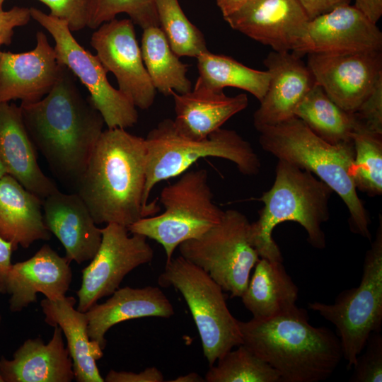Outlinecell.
<instances>
[{
	"label": "cell",
	"mask_w": 382,
	"mask_h": 382,
	"mask_svg": "<svg viewBox=\"0 0 382 382\" xmlns=\"http://www.w3.org/2000/svg\"><path fill=\"white\" fill-rule=\"evenodd\" d=\"M74 75L63 66L59 78L41 100L20 108L36 150L61 180L76 185L103 131L104 120Z\"/></svg>",
	"instance_id": "6da1fadb"
},
{
	"label": "cell",
	"mask_w": 382,
	"mask_h": 382,
	"mask_svg": "<svg viewBox=\"0 0 382 382\" xmlns=\"http://www.w3.org/2000/svg\"><path fill=\"white\" fill-rule=\"evenodd\" d=\"M146 156L145 139L125 129L103 131L76 185L96 224L127 228L160 210L143 202Z\"/></svg>",
	"instance_id": "7a4b0ae2"
},
{
	"label": "cell",
	"mask_w": 382,
	"mask_h": 382,
	"mask_svg": "<svg viewBox=\"0 0 382 382\" xmlns=\"http://www.w3.org/2000/svg\"><path fill=\"white\" fill-rule=\"evenodd\" d=\"M297 306L266 319L238 321L243 345L277 371L281 382H319L343 358L340 340L330 329L315 327Z\"/></svg>",
	"instance_id": "3957f363"
},
{
	"label": "cell",
	"mask_w": 382,
	"mask_h": 382,
	"mask_svg": "<svg viewBox=\"0 0 382 382\" xmlns=\"http://www.w3.org/2000/svg\"><path fill=\"white\" fill-rule=\"evenodd\" d=\"M257 131L264 151L310 171L328 185L348 209L351 231L371 240L369 215L350 175L355 154L353 141L331 144L296 117Z\"/></svg>",
	"instance_id": "277c9868"
},
{
	"label": "cell",
	"mask_w": 382,
	"mask_h": 382,
	"mask_svg": "<svg viewBox=\"0 0 382 382\" xmlns=\"http://www.w3.org/2000/svg\"><path fill=\"white\" fill-rule=\"evenodd\" d=\"M332 192L310 171L278 160L274 183L259 199L264 204L259 218L250 223V242L260 258L283 262L272 232L285 221L299 224L307 232L311 246L325 248V236L321 226L329 220V200Z\"/></svg>",
	"instance_id": "5b68a950"
},
{
	"label": "cell",
	"mask_w": 382,
	"mask_h": 382,
	"mask_svg": "<svg viewBox=\"0 0 382 382\" xmlns=\"http://www.w3.org/2000/svg\"><path fill=\"white\" fill-rule=\"evenodd\" d=\"M146 180L143 202L161 181L180 175L199 158L216 157L233 162L241 173L252 176L259 173L261 164L251 144L236 131L219 128L201 140L180 135L173 120L165 119L145 138Z\"/></svg>",
	"instance_id": "8992f818"
},
{
	"label": "cell",
	"mask_w": 382,
	"mask_h": 382,
	"mask_svg": "<svg viewBox=\"0 0 382 382\" xmlns=\"http://www.w3.org/2000/svg\"><path fill=\"white\" fill-rule=\"evenodd\" d=\"M180 175L161 190L162 214L141 218L127 227L131 233L161 245L166 262L180 243L199 237L219 224L224 212L212 200L207 170L185 171Z\"/></svg>",
	"instance_id": "52a82bcc"
},
{
	"label": "cell",
	"mask_w": 382,
	"mask_h": 382,
	"mask_svg": "<svg viewBox=\"0 0 382 382\" xmlns=\"http://www.w3.org/2000/svg\"><path fill=\"white\" fill-rule=\"evenodd\" d=\"M158 282L163 287H174L183 296L209 366L243 344L239 320L229 311L223 289L202 269L180 255L172 257Z\"/></svg>",
	"instance_id": "ba28073f"
},
{
	"label": "cell",
	"mask_w": 382,
	"mask_h": 382,
	"mask_svg": "<svg viewBox=\"0 0 382 382\" xmlns=\"http://www.w3.org/2000/svg\"><path fill=\"white\" fill-rule=\"evenodd\" d=\"M308 308L332 323L340 340L347 369L364 350L371 333L382 324V218L374 241L367 250L358 286L345 289L333 303H308Z\"/></svg>",
	"instance_id": "9c48e42d"
},
{
	"label": "cell",
	"mask_w": 382,
	"mask_h": 382,
	"mask_svg": "<svg viewBox=\"0 0 382 382\" xmlns=\"http://www.w3.org/2000/svg\"><path fill=\"white\" fill-rule=\"evenodd\" d=\"M250 228L243 213L228 209L219 224L180 243V255L205 271L231 297H241L260 259L250 242Z\"/></svg>",
	"instance_id": "30bf717a"
},
{
	"label": "cell",
	"mask_w": 382,
	"mask_h": 382,
	"mask_svg": "<svg viewBox=\"0 0 382 382\" xmlns=\"http://www.w3.org/2000/svg\"><path fill=\"white\" fill-rule=\"evenodd\" d=\"M31 18L47 30L54 40L58 63L66 66L87 88L94 107L108 129H126L138 121L136 107L118 89L111 86L107 71L96 55L86 50L74 38L66 21L34 8Z\"/></svg>",
	"instance_id": "8fae6325"
},
{
	"label": "cell",
	"mask_w": 382,
	"mask_h": 382,
	"mask_svg": "<svg viewBox=\"0 0 382 382\" xmlns=\"http://www.w3.org/2000/svg\"><path fill=\"white\" fill-rule=\"evenodd\" d=\"M101 232L100 247L83 270L81 286L76 292L77 309L81 312L112 295L127 274L154 258L146 237L137 233L129 236L127 227L112 223L106 224Z\"/></svg>",
	"instance_id": "7c38bea8"
},
{
	"label": "cell",
	"mask_w": 382,
	"mask_h": 382,
	"mask_svg": "<svg viewBox=\"0 0 382 382\" xmlns=\"http://www.w3.org/2000/svg\"><path fill=\"white\" fill-rule=\"evenodd\" d=\"M134 24L130 18L104 23L92 34L91 45L104 69L115 76L118 90L136 108L146 110L154 103L156 89L144 64Z\"/></svg>",
	"instance_id": "4fadbf2b"
},
{
	"label": "cell",
	"mask_w": 382,
	"mask_h": 382,
	"mask_svg": "<svg viewBox=\"0 0 382 382\" xmlns=\"http://www.w3.org/2000/svg\"><path fill=\"white\" fill-rule=\"evenodd\" d=\"M316 83L341 108L354 112L382 78V54L366 51L340 54H308Z\"/></svg>",
	"instance_id": "5bb4252c"
},
{
	"label": "cell",
	"mask_w": 382,
	"mask_h": 382,
	"mask_svg": "<svg viewBox=\"0 0 382 382\" xmlns=\"http://www.w3.org/2000/svg\"><path fill=\"white\" fill-rule=\"evenodd\" d=\"M224 18L233 30L274 51L294 54L309 21L296 0H250Z\"/></svg>",
	"instance_id": "9a60e30c"
},
{
	"label": "cell",
	"mask_w": 382,
	"mask_h": 382,
	"mask_svg": "<svg viewBox=\"0 0 382 382\" xmlns=\"http://www.w3.org/2000/svg\"><path fill=\"white\" fill-rule=\"evenodd\" d=\"M382 33L376 24L350 4L339 6L308 22L296 55L340 54L380 51Z\"/></svg>",
	"instance_id": "2e32d148"
},
{
	"label": "cell",
	"mask_w": 382,
	"mask_h": 382,
	"mask_svg": "<svg viewBox=\"0 0 382 382\" xmlns=\"http://www.w3.org/2000/svg\"><path fill=\"white\" fill-rule=\"evenodd\" d=\"M62 66L41 31L36 33L33 50L22 53L1 52L0 103L20 99L21 103L28 104L41 100L56 83Z\"/></svg>",
	"instance_id": "e0dca14e"
},
{
	"label": "cell",
	"mask_w": 382,
	"mask_h": 382,
	"mask_svg": "<svg viewBox=\"0 0 382 382\" xmlns=\"http://www.w3.org/2000/svg\"><path fill=\"white\" fill-rule=\"evenodd\" d=\"M264 64L270 73V79L265 95L253 114L257 130L294 117L296 107L316 84L308 66L292 52H271Z\"/></svg>",
	"instance_id": "ac0fdd59"
},
{
	"label": "cell",
	"mask_w": 382,
	"mask_h": 382,
	"mask_svg": "<svg viewBox=\"0 0 382 382\" xmlns=\"http://www.w3.org/2000/svg\"><path fill=\"white\" fill-rule=\"evenodd\" d=\"M70 262L45 244L30 258L12 264L6 279L10 311H23L38 293L51 300L65 296L72 281Z\"/></svg>",
	"instance_id": "d6986e66"
},
{
	"label": "cell",
	"mask_w": 382,
	"mask_h": 382,
	"mask_svg": "<svg viewBox=\"0 0 382 382\" xmlns=\"http://www.w3.org/2000/svg\"><path fill=\"white\" fill-rule=\"evenodd\" d=\"M42 201L47 228L63 245L65 257L81 264L91 260L102 241L101 228L77 193L58 190Z\"/></svg>",
	"instance_id": "ffe728a7"
},
{
	"label": "cell",
	"mask_w": 382,
	"mask_h": 382,
	"mask_svg": "<svg viewBox=\"0 0 382 382\" xmlns=\"http://www.w3.org/2000/svg\"><path fill=\"white\" fill-rule=\"evenodd\" d=\"M0 160L7 173L42 199L57 190L38 165L20 107L0 103Z\"/></svg>",
	"instance_id": "44dd1931"
},
{
	"label": "cell",
	"mask_w": 382,
	"mask_h": 382,
	"mask_svg": "<svg viewBox=\"0 0 382 382\" xmlns=\"http://www.w3.org/2000/svg\"><path fill=\"white\" fill-rule=\"evenodd\" d=\"M48 343L40 337L25 340L12 359L0 358L4 382H71L73 362L65 347L61 328L54 326Z\"/></svg>",
	"instance_id": "7402d4cb"
},
{
	"label": "cell",
	"mask_w": 382,
	"mask_h": 382,
	"mask_svg": "<svg viewBox=\"0 0 382 382\" xmlns=\"http://www.w3.org/2000/svg\"><path fill=\"white\" fill-rule=\"evenodd\" d=\"M86 313L90 340L104 349L107 344L105 335L115 325L146 317L168 318L174 315L175 311L161 289L146 286L119 288L106 301L96 303Z\"/></svg>",
	"instance_id": "603a6c76"
},
{
	"label": "cell",
	"mask_w": 382,
	"mask_h": 382,
	"mask_svg": "<svg viewBox=\"0 0 382 382\" xmlns=\"http://www.w3.org/2000/svg\"><path fill=\"white\" fill-rule=\"evenodd\" d=\"M175 118V130L182 137L201 140L221 127L248 105L246 94L230 97L223 91L193 88L179 94L172 91Z\"/></svg>",
	"instance_id": "cb8c5ba5"
},
{
	"label": "cell",
	"mask_w": 382,
	"mask_h": 382,
	"mask_svg": "<svg viewBox=\"0 0 382 382\" xmlns=\"http://www.w3.org/2000/svg\"><path fill=\"white\" fill-rule=\"evenodd\" d=\"M76 300L73 296H63L40 302L45 322L58 326L66 340V347L73 362L74 379L77 382H103L96 361L103 356V349L88 334L86 312L74 308Z\"/></svg>",
	"instance_id": "d4e9b609"
},
{
	"label": "cell",
	"mask_w": 382,
	"mask_h": 382,
	"mask_svg": "<svg viewBox=\"0 0 382 382\" xmlns=\"http://www.w3.org/2000/svg\"><path fill=\"white\" fill-rule=\"evenodd\" d=\"M42 207V198L14 178L6 174L0 178V236L11 243L13 250L50 239Z\"/></svg>",
	"instance_id": "484cf974"
},
{
	"label": "cell",
	"mask_w": 382,
	"mask_h": 382,
	"mask_svg": "<svg viewBox=\"0 0 382 382\" xmlns=\"http://www.w3.org/2000/svg\"><path fill=\"white\" fill-rule=\"evenodd\" d=\"M241 296L253 318L266 319L296 306L299 288L287 274L283 262L260 258Z\"/></svg>",
	"instance_id": "4316f807"
},
{
	"label": "cell",
	"mask_w": 382,
	"mask_h": 382,
	"mask_svg": "<svg viewBox=\"0 0 382 382\" xmlns=\"http://www.w3.org/2000/svg\"><path fill=\"white\" fill-rule=\"evenodd\" d=\"M199 76L195 88L223 91L224 88L234 87L244 90L261 101L267 91L270 73L256 70L233 58L216 54L209 50L197 57Z\"/></svg>",
	"instance_id": "83f0119b"
},
{
	"label": "cell",
	"mask_w": 382,
	"mask_h": 382,
	"mask_svg": "<svg viewBox=\"0 0 382 382\" xmlns=\"http://www.w3.org/2000/svg\"><path fill=\"white\" fill-rule=\"evenodd\" d=\"M141 51L156 90L164 96H170L172 91L184 94L192 90V83L187 76L188 65L173 52L159 26L143 29Z\"/></svg>",
	"instance_id": "f1b7e54d"
},
{
	"label": "cell",
	"mask_w": 382,
	"mask_h": 382,
	"mask_svg": "<svg viewBox=\"0 0 382 382\" xmlns=\"http://www.w3.org/2000/svg\"><path fill=\"white\" fill-rule=\"evenodd\" d=\"M294 117L331 144L352 142V134L357 125L354 113L338 106L317 83L298 105Z\"/></svg>",
	"instance_id": "f546056e"
},
{
	"label": "cell",
	"mask_w": 382,
	"mask_h": 382,
	"mask_svg": "<svg viewBox=\"0 0 382 382\" xmlns=\"http://www.w3.org/2000/svg\"><path fill=\"white\" fill-rule=\"evenodd\" d=\"M354 158L350 175L357 190L369 197L382 194V134L372 132L357 121L352 134Z\"/></svg>",
	"instance_id": "4dcf8cb0"
},
{
	"label": "cell",
	"mask_w": 382,
	"mask_h": 382,
	"mask_svg": "<svg viewBox=\"0 0 382 382\" xmlns=\"http://www.w3.org/2000/svg\"><path fill=\"white\" fill-rule=\"evenodd\" d=\"M209 366L206 382H281L277 373L244 345L238 346Z\"/></svg>",
	"instance_id": "1f68e13d"
},
{
	"label": "cell",
	"mask_w": 382,
	"mask_h": 382,
	"mask_svg": "<svg viewBox=\"0 0 382 382\" xmlns=\"http://www.w3.org/2000/svg\"><path fill=\"white\" fill-rule=\"evenodd\" d=\"M159 27L173 52L197 58L207 51L202 33L187 18L178 0H156Z\"/></svg>",
	"instance_id": "d6a6232c"
},
{
	"label": "cell",
	"mask_w": 382,
	"mask_h": 382,
	"mask_svg": "<svg viewBox=\"0 0 382 382\" xmlns=\"http://www.w3.org/2000/svg\"><path fill=\"white\" fill-rule=\"evenodd\" d=\"M87 27L97 29L103 23L125 13L142 29L159 26L156 0H86Z\"/></svg>",
	"instance_id": "836d02e7"
},
{
	"label": "cell",
	"mask_w": 382,
	"mask_h": 382,
	"mask_svg": "<svg viewBox=\"0 0 382 382\" xmlns=\"http://www.w3.org/2000/svg\"><path fill=\"white\" fill-rule=\"evenodd\" d=\"M357 357L353 365V374L349 378L352 382L382 381V335L374 332L369 336L364 348Z\"/></svg>",
	"instance_id": "e575fe53"
},
{
	"label": "cell",
	"mask_w": 382,
	"mask_h": 382,
	"mask_svg": "<svg viewBox=\"0 0 382 382\" xmlns=\"http://www.w3.org/2000/svg\"><path fill=\"white\" fill-rule=\"evenodd\" d=\"M353 113L360 125L372 132L382 134V78Z\"/></svg>",
	"instance_id": "d590c367"
},
{
	"label": "cell",
	"mask_w": 382,
	"mask_h": 382,
	"mask_svg": "<svg viewBox=\"0 0 382 382\" xmlns=\"http://www.w3.org/2000/svg\"><path fill=\"white\" fill-rule=\"evenodd\" d=\"M50 9V15L68 23L70 30L87 27L86 0H38Z\"/></svg>",
	"instance_id": "8d00e7d4"
},
{
	"label": "cell",
	"mask_w": 382,
	"mask_h": 382,
	"mask_svg": "<svg viewBox=\"0 0 382 382\" xmlns=\"http://www.w3.org/2000/svg\"><path fill=\"white\" fill-rule=\"evenodd\" d=\"M30 18V8L14 6L8 11L0 8V46L9 45L13 29L26 25Z\"/></svg>",
	"instance_id": "74e56055"
},
{
	"label": "cell",
	"mask_w": 382,
	"mask_h": 382,
	"mask_svg": "<svg viewBox=\"0 0 382 382\" xmlns=\"http://www.w3.org/2000/svg\"><path fill=\"white\" fill-rule=\"evenodd\" d=\"M105 382H163V373L156 367H148L144 371L134 373L131 371H109L104 378Z\"/></svg>",
	"instance_id": "f35d334b"
},
{
	"label": "cell",
	"mask_w": 382,
	"mask_h": 382,
	"mask_svg": "<svg viewBox=\"0 0 382 382\" xmlns=\"http://www.w3.org/2000/svg\"><path fill=\"white\" fill-rule=\"evenodd\" d=\"M309 20L325 14L335 8L349 4L351 0H296Z\"/></svg>",
	"instance_id": "ab89813d"
},
{
	"label": "cell",
	"mask_w": 382,
	"mask_h": 382,
	"mask_svg": "<svg viewBox=\"0 0 382 382\" xmlns=\"http://www.w3.org/2000/svg\"><path fill=\"white\" fill-rule=\"evenodd\" d=\"M13 250L11 243L0 236V294H6V279L11 267V257Z\"/></svg>",
	"instance_id": "60d3db41"
},
{
	"label": "cell",
	"mask_w": 382,
	"mask_h": 382,
	"mask_svg": "<svg viewBox=\"0 0 382 382\" xmlns=\"http://www.w3.org/2000/svg\"><path fill=\"white\" fill-rule=\"evenodd\" d=\"M354 6L376 24L382 16V0H354Z\"/></svg>",
	"instance_id": "b9f144b4"
},
{
	"label": "cell",
	"mask_w": 382,
	"mask_h": 382,
	"mask_svg": "<svg viewBox=\"0 0 382 382\" xmlns=\"http://www.w3.org/2000/svg\"><path fill=\"white\" fill-rule=\"evenodd\" d=\"M250 0H216L224 17L233 13Z\"/></svg>",
	"instance_id": "7bdbcfd3"
},
{
	"label": "cell",
	"mask_w": 382,
	"mask_h": 382,
	"mask_svg": "<svg viewBox=\"0 0 382 382\" xmlns=\"http://www.w3.org/2000/svg\"><path fill=\"white\" fill-rule=\"evenodd\" d=\"M170 382H204V378L200 376L197 373L192 372L186 375L178 376V378L170 380Z\"/></svg>",
	"instance_id": "ee69618b"
},
{
	"label": "cell",
	"mask_w": 382,
	"mask_h": 382,
	"mask_svg": "<svg viewBox=\"0 0 382 382\" xmlns=\"http://www.w3.org/2000/svg\"><path fill=\"white\" fill-rule=\"evenodd\" d=\"M8 174L7 171L3 165L1 161L0 160V178L4 177L5 175Z\"/></svg>",
	"instance_id": "f6af8a7d"
},
{
	"label": "cell",
	"mask_w": 382,
	"mask_h": 382,
	"mask_svg": "<svg viewBox=\"0 0 382 382\" xmlns=\"http://www.w3.org/2000/svg\"><path fill=\"white\" fill-rule=\"evenodd\" d=\"M0 382H4V380L1 374V361H0Z\"/></svg>",
	"instance_id": "bcb514c9"
},
{
	"label": "cell",
	"mask_w": 382,
	"mask_h": 382,
	"mask_svg": "<svg viewBox=\"0 0 382 382\" xmlns=\"http://www.w3.org/2000/svg\"><path fill=\"white\" fill-rule=\"evenodd\" d=\"M5 0H0V8H2L3 4Z\"/></svg>",
	"instance_id": "7dc6e473"
},
{
	"label": "cell",
	"mask_w": 382,
	"mask_h": 382,
	"mask_svg": "<svg viewBox=\"0 0 382 382\" xmlns=\"http://www.w3.org/2000/svg\"><path fill=\"white\" fill-rule=\"evenodd\" d=\"M1 319H2V318H1V316L0 315V324H1Z\"/></svg>",
	"instance_id": "c3c4849f"
},
{
	"label": "cell",
	"mask_w": 382,
	"mask_h": 382,
	"mask_svg": "<svg viewBox=\"0 0 382 382\" xmlns=\"http://www.w3.org/2000/svg\"><path fill=\"white\" fill-rule=\"evenodd\" d=\"M1 51L0 50V54H1Z\"/></svg>",
	"instance_id": "681fc988"
}]
</instances>
